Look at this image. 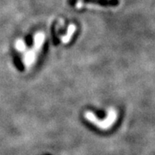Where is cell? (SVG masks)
Segmentation results:
<instances>
[{
  "label": "cell",
  "instance_id": "obj_1",
  "mask_svg": "<svg viewBox=\"0 0 155 155\" xmlns=\"http://www.w3.org/2000/svg\"><path fill=\"white\" fill-rule=\"evenodd\" d=\"M117 117H118V113H117V111L115 110L114 108H110L108 110L107 117L103 120H99L97 117H96V116L92 112L88 111L85 113V118L89 122H90L91 124L97 127L98 128L103 130V131H106V130L110 129L111 127L116 123Z\"/></svg>",
  "mask_w": 155,
  "mask_h": 155
},
{
  "label": "cell",
  "instance_id": "obj_2",
  "mask_svg": "<svg viewBox=\"0 0 155 155\" xmlns=\"http://www.w3.org/2000/svg\"><path fill=\"white\" fill-rule=\"evenodd\" d=\"M45 38V34L41 32L37 33L34 36V45L33 48H31L30 49H26L23 55L22 61L25 68H29L33 65V63L37 59L39 51H41V48L43 46Z\"/></svg>",
  "mask_w": 155,
  "mask_h": 155
},
{
  "label": "cell",
  "instance_id": "obj_3",
  "mask_svg": "<svg viewBox=\"0 0 155 155\" xmlns=\"http://www.w3.org/2000/svg\"><path fill=\"white\" fill-rule=\"evenodd\" d=\"M76 30V26L74 24L70 25L68 26V32H67V34L64 35V36H62L61 37V41L64 44H68L69 43L71 40V37H73L74 33Z\"/></svg>",
  "mask_w": 155,
  "mask_h": 155
},
{
  "label": "cell",
  "instance_id": "obj_4",
  "mask_svg": "<svg viewBox=\"0 0 155 155\" xmlns=\"http://www.w3.org/2000/svg\"><path fill=\"white\" fill-rule=\"evenodd\" d=\"M15 48L18 50V51H22V52H25V50L27 49L26 45L24 42V41L22 40H18L15 43Z\"/></svg>",
  "mask_w": 155,
  "mask_h": 155
}]
</instances>
